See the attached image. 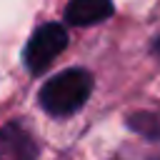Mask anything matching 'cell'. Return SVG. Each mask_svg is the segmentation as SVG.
I'll return each instance as SVG.
<instances>
[{"label": "cell", "instance_id": "cell-4", "mask_svg": "<svg viewBox=\"0 0 160 160\" xmlns=\"http://www.w3.org/2000/svg\"><path fill=\"white\" fill-rule=\"evenodd\" d=\"M112 15V0H70L65 8V20L72 28H85L102 22Z\"/></svg>", "mask_w": 160, "mask_h": 160}, {"label": "cell", "instance_id": "cell-3", "mask_svg": "<svg viewBox=\"0 0 160 160\" xmlns=\"http://www.w3.org/2000/svg\"><path fill=\"white\" fill-rule=\"evenodd\" d=\"M38 145L20 122H5L0 128V160H35Z\"/></svg>", "mask_w": 160, "mask_h": 160}, {"label": "cell", "instance_id": "cell-5", "mask_svg": "<svg viewBox=\"0 0 160 160\" xmlns=\"http://www.w3.org/2000/svg\"><path fill=\"white\" fill-rule=\"evenodd\" d=\"M128 125L150 140H160V112H135Z\"/></svg>", "mask_w": 160, "mask_h": 160}, {"label": "cell", "instance_id": "cell-2", "mask_svg": "<svg viewBox=\"0 0 160 160\" xmlns=\"http://www.w3.org/2000/svg\"><path fill=\"white\" fill-rule=\"evenodd\" d=\"M65 45H68V30L58 22H45L25 42L22 62L32 75H40L52 65V60L65 50Z\"/></svg>", "mask_w": 160, "mask_h": 160}, {"label": "cell", "instance_id": "cell-1", "mask_svg": "<svg viewBox=\"0 0 160 160\" xmlns=\"http://www.w3.org/2000/svg\"><path fill=\"white\" fill-rule=\"evenodd\" d=\"M92 92V75L82 68H70L52 75L40 88V105L52 118H68L78 112Z\"/></svg>", "mask_w": 160, "mask_h": 160}, {"label": "cell", "instance_id": "cell-6", "mask_svg": "<svg viewBox=\"0 0 160 160\" xmlns=\"http://www.w3.org/2000/svg\"><path fill=\"white\" fill-rule=\"evenodd\" d=\"M152 55H155V58H160V38L152 42Z\"/></svg>", "mask_w": 160, "mask_h": 160}]
</instances>
